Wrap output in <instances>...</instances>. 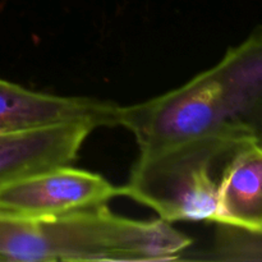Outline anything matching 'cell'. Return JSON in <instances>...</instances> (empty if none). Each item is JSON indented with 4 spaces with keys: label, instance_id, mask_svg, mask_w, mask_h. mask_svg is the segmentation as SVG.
<instances>
[{
    "label": "cell",
    "instance_id": "cell-4",
    "mask_svg": "<svg viewBox=\"0 0 262 262\" xmlns=\"http://www.w3.org/2000/svg\"><path fill=\"white\" fill-rule=\"evenodd\" d=\"M96 128L78 120L0 132V188L46 169L72 165Z\"/></svg>",
    "mask_w": 262,
    "mask_h": 262
},
{
    "label": "cell",
    "instance_id": "cell-5",
    "mask_svg": "<svg viewBox=\"0 0 262 262\" xmlns=\"http://www.w3.org/2000/svg\"><path fill=\"white\" fill-rule=\"evenodd\" d=\"M119 105L90 97L56 96L0 79V132L68 122L118 127Z\"/></svg>",
    "mask_w": 262,
    "mask_h": 262
},
{
    "label": "cell",
    "instance_id": "cell-1",
    "mask_svg": "<svg viewBox=\"0 0 262 262\" xmlns=\"http://www.w3.org/2000/svg\"><path fill=\"white\" fill-rule=\"evenodd\" d=\"M118 125L135 136L138 154L201 137L262 145V28L178 89L119 106Z\"/></svg>",
    "mask_w": 262,
    "mask_h": 262
},
{
    "label": "cell",
    "instance_id": "cell-6",
    "mask_svg": "<svg viewBox=\"0 0 262 262\" xmlns=\"http://www.w3.org/2000/svg\"><path fill=\"white\" fill-rule=\"evenodd\" d=\"M215 224L262 233V145L242 147L225 164Z\"/></svg>",
    "mask_w": 262,
    "mask_h": 262
},
{
    "label": "cell",
    "instance_id": "cell-3",
    "mask_svg": "<svg viewBox=\"0 0 262 262\" xmlns=\"http://www.w3.org/2000/svg\"><path fill=\"white\" fill-rule=\"evenodd\" d=\"M119 196L106 178L72 165L46 169L0 188V211L27 219L56 217L105 206Z\"/></svg>",
    "mask_w": 262,
    "mask_h": 262
},
{
    "label": "cell",
    "instance_id": "cell-2",
    "mask_svg": "<svg viewBox=\"0 0 262 262\" xmlns=\"http://www.w3.org/2000/svg\"><path fill=\"white\" fill-rule=\"evenodd\" d=\"M241 148L215 137L138 154L119 196L154 210L166 223H216L217 188L225 164Z\"/></svg>",
    "mask_w": 262,
    "mask_h": 262
}]
</instances>
